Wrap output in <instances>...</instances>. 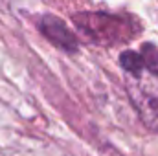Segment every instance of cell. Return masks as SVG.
I'll return each instance as SVG.
<instances>
[{"label":"cell","mask_w":158,"mask_h":156,"mask_svg":"<svg viewBox=\"0 0 158 156\" xmlns=\"http://www.w3.org/2000/svg\"><path fill=\"white\" fill-rule=\"evenodd\" d=\"M74 22L88 40L105 46L127 42L140 31V26L134 20L107 13H79L74 15Z\"/></svg>","instance_id":"cell-1"},{"label":"cell","mask_w":158,"mask_h":156,"mask_svg":"<svg viewBox=\"0 0 158 156\" xmlns=\"http://www.w3.org/2000/svg\"><path fill=\"white\" fill-rule=\"evenodd\" d=\"M127 90L145 125L158 132V76L145 70L129 74Z\"/></svg>","instance_id":"cell-2"},{"label":"cell","mask_w":158,"mask_h":156,"mask_svg":"<svg viewBox=\"0 0 158 156\" xmlns=\"http://www.w3.org/2000/svg\"><path fill=\"white\" fill-rule=\"evenodd\" d=\"M39 30L50 42H53L55 46H59V48H63L66 51H74L77 48V40L74 37V33L57 17H52V15L42 17L39 22Z\"/></svg>","instance_id":"cell-3"},{"label":"cell","mask_w":158,"mask_h":156,"mask_svg":"<svg viewBox=\"0 0 158 156\" xmlns=\"http://www.w3.org/2000/svg\"><path fill=\"white\" fill-rule=\"evenodd\" d=\"M140 55H142L145 72H151V74L158 76V48L156 46L155 44H143Z\"/></svg>","instance_id":"cell-4"}]
</instances>
